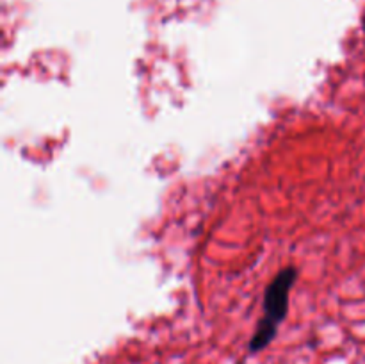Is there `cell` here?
<instances>
[{
  "instance_id": "2",
  "label": "cell",
  "mask_w": 365,
  "mask_h": 364,
  "mask_svg": "<svg viewBox=\"0 0 365 364\" xmlns=\"http://www.w3.org/2000/svg\"><path fill=\"white\" fill-rule=\"evenodd\" d=\"M277 332H278V325H274V323H271V321L260 318L259 323H257L255 332H253L252 339H250L248 352L259 353V352H262V350H266L267 346L271 345V341L277 338Z\"/></svg>"
},
{
  "instance_id": "1",
  "label": "cell",
  "mask_w": 365,
  "mask_h": 364,
  "mask_svg": "<svg viewBox=\"0 0 365 364\" xmlns=\"http://www.w3.org/2000/svg\"><path fill=\"white\" fill-rule=\"evenodd\" d=\"M296 278H298V270L294 266L284 268L274 275L273 280L267 284L266 291H264V320L280 327V323L287 316L289 296H291V289Z\"/></svg>"
}]
</instances>
